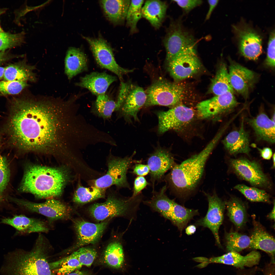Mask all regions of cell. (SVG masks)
Listing matches in <instances>:
<instances>
[{
  "instance_id": "cell-34",
  "label": "cell",
  "mask_w": 275,
  "mask_h": 275,
  "mask_svg": "<svg viewBox=\"0 0 275 275\" xmlns=\"http://www.w3.org/2000/svg\"><path fill=\"white\" fill-rule=\"evenodd\" d=\"M226 206L230 220L237 228H240L246 220V212L244 204L238 198L232 197L226 202Z\"/></svg>"
},
{
  "instance_id": "cell-25",
  "label": "cell",
  "mask_w": 275,
  "mask_h": 275,
  "mask_svg": "<svg viewBox=\"0 0 275 275\" xmlns=\"http://www.w3.org/2000/svg\"><path fill=\"white\" fill-rule=\"evenodd\" d=\"M243 119L238 130L229 133L223 141L226 150L230 154L244 153L249 155L250 151L249 133L244 128Z\"/></svg>"
},
{
  "instance_id": "cell-9",
  "label": "cell",
  "mask_w": 275,
  "mask_h": 275,
  "mask_svg": "<svg viewBox=\"0 0 275 275\" xmlns=\"http://www.w3.org/2000/svg\"><path fill=\"white\" fill-rule=\"evenodd\" d=\"M135 153L134 152L131 156L123 158L110 157L108 161L107 172L94 181V186L106 189L114 185L118 188L131 189L127 178L128 171L133 164L141 163L142 161L133 159Z\"/></svg>"
},
{
  "instance_id": "cell-12",
  "label": "cell",
  "mask_w": 275,
  "mask_h": 275,
  "mask_svg": "<svg viewBox=\"0 0 275 275\" xmlns=\"http://www.w3.org/2000/svg\"><path fill=\"white\" fill-rule=\"evenodd\" d=\"M229 164L237 176L253 186L266 189L271 188L270 181L257 161L240 158L230 159Z\"/></svg>"
},
{
  "instance_id": "cell-17",
  "label": "cell",
  "mask_w": 275,
  "mask_h": 275,
  "mask_svg": "<svg viewBox=\"0 0 275 275\" xmlns=\"http://www.w3.org/2000/svg\"><path fill=\"white\" fill-rule=\"evenodd\" d=\"M233 29L238 41L239 48L242 54L252 60H257L262 52L260 36L252 29L246 26L234 25Z\"/></svg>"
},
{
  "instance_id": "cell-56",
  "label": "cell",
  "mask_w": 275,
  "mask_h": 275,
  "mask_svg": "<svg viewBox=\"0 0 275 275\" xmlns=\"http://www.w3.org/2000/svg\"><path fill=\"white\" fill-rule=\"evenodd\" d=\"M196 227L193 225L189 226L185 229L186 233L188 235H191L194 234L196 231Z\"/></svg>"
},
{
  "instance_id": "cell-63",
  "label": "cell",
  "mask_w": 275,
  "mask_h": 275,
  "mask_svg": "<svg viewBox=\"0 0 275 275\" xmlns=\"http://www.w3.org/2000/svg\"><path fill=\"white\" fill-rule=\"evenodd\" d=\"M271 120L274 122H275V113L274 112V114L272 116Z\"/></svg>"
},
{
  "instance_id": "cell-15",
  "label": "cell",
  "mask_w": 275,
  "mask_h": 275,
  "mask_svg": "<svg viewBox=\"0 0 275 275\" xmlns=\"http://www.w3.org/2000/svg\"><path fill=\"white\" fill-rule=\"evenodd\" d=\"M77 235L76 243L73 246L62 251V254H67L83 246L94 244L102 236L108 221L94 223L81 219L73 220Z\"/></svg>"
},
{
  "instance_id": "cell-45",
  "label": "cell",
  "mask_w": 275,
  "mask_h": 275,
  "mask_svg": "<svg viewBox=\"0 0 275 275\" xmlns=\"http://www.w3.org/2000/svg\"><path fill=\"white\" fill-rule=\"evenodd\" d=\"M275 32L270 33L268 43L267 54L265 63L267 66L274 67L275 66Z\"/></svg>"
},
{
  "instance_id": "cell-4",
  "label": "cell",
  "mask_w": 275,
  "mask_h": 275,
  "mask_svg": "<svg viewBox=\"0 0 275 275\" xmlns=\"http://www.w3.org/2000/svg\"><path fill=\"white\" fill-rule=\"evenodd\" d=\"M221 136L218 133L200 153L174 165L164 178L171 189L181 194L195 189L203 176L207 159Z\"/></svg>"
},
{
  "instance_id": "cell-13",
  "label": "cell",
  "mask_w": 275,
  "mask_h": 275,
  "mask_svg": "<svg viewBox=\"0 0 275 275\" xmlns=\"http://www.w3.org/2000/svg\"><path fill=\"white\" fill-rule=\"evenodd\" d=\"M83 37L89 44L96 62L101 67L113 73L121 80L124 75L133 71V69L124 68L117 63L111 47L104 39Z\"/></svg>"
},
{
  "instance_id": "cell-61",
  "label": "cell",
  "mask_w": 275,
  "mask_h": 275,
  "mask_svg": "<svg viewBox=\"0 0 275 275\" xmlns=\"http://www.w3.org/2000/svg\"><path fill=\"white\" fill-rule=\"evenodd\" d=\"M272 161H273V164L272 168V169L274 168H275V155L274 153L273 154L272 156Z\"/></svg>"
},
{
  "instance_id": "cell-64",
  "label": "cell",
  "mask_w": 275,
  "mask_h": 275,
  "mask_svg": "<svg viewBox=\"0 0 275 275\" xmlns=\"http://www.w3.org/2000/svg\"><path fill=\"white\" fill-rule=\"evenodd\" d=\"M3 32L1 26H0V34Z\"/></svg>"
},
{
  "instance_id": "cell-53",
  "label": "cell",
  "mask_w": 275,
  "mask_h": 275,
  "mask_svg": "<svg viewBox=\"0 0 275 275\" xmlns=\"http://www.w3.org/2000/svg\"><path fill=\"white\" fill-rule=\"evenodd\" d=\"M218 0H208V2L209 4V8L206 15L205 20H209L211 15L212 13L218 3Z\"/></svg>"
},
{
  "instance_id": "cell-14",
  "label": "cell",
  "mask_w": 275,
  "mask_h": 275,
  "mask_svg": "<svg viewBox=\"0 0 275 275\" xmlns=\"http://www.w3.org/2000/svg\"><path fill=\"white\" fill-rule=\"evenodd\" d=\"M156 114L158 121V132L159 134L186 126L191 121L195 115L192 109L181 104L166 111H159Z\"/></svg>"
},
{
  "instance_id": "cell-51",
  "label": "cell",
  "mask_w": 275,
  "mask_h": 275,
  "mask_svg": "<svg viewBox=\"0 0 275 275\" xmlns=\"http://www.w3.org/2000/svg\"><path fill=\"white\" fill-rule=\"evenodd\" d=\"M258 269L255 266L247 269H239L236 275H255Z\"/></svg>"
},
{
  "instance_id": "cell-26",
  "label": "cell",
  "mask_w": 275,
  "mask_h": 275,
  "mask_svg": "<svg viewBox=\"0 0 275 275\" xmlns=\"http://www.w3.org/2000/svg\"><path fill=\"white\" fill-rule=\"evenodd\" d=\"M1 223L9 225L22 233L47 232L49 230L43 221L23 215H16L12 217L4 218L2 219Z\"/></svg>"
},
{
  "instance_id": "cell-29",
  "label": "cell",
  "mask_w": 275,
  "mask_h": 275,
  "mask_svg": "<svg viewBox=\"0 0 275 275\" xmlns=\"http://www.w3.org/2000/svg\"><path fill=\"white\" fill-rule=\"evenodd\" d=\"M167 3L160 0H148L145 2L142 10V16L155 28L161 26L166 16Z\"/></svg>"
},
{
  "instance_id": "cell-33",
  "label": "cell",
  "mask_w": 275,
  "mask_h": 275,
  "mask_svg": "<svg viewBox=\"0 0 275 275\" xmlns=\"http://www.w3.org/2000/svg\"><path fill=\"white\" fill-rule=\"evenodd\" d=\"M50 268L56 275H65L79 270L82 266L74 251L71 254L57 261L49 262Z\"/></svg>"
},
{
  "instance_id": "cell-16",
  "label": "cell",
  "mask_w": 275,
  "mask_h": 275,
  "mask_svg": "<svg viewBox=\"0 0 275 275\" xmlns=\"http://www.w3.org/2000/svg\"><path fill=\"white\" fill-rule=\"evenodd\" d=\"M205 194L208 202V210L206 216L198 220L196 224L209 228L213 234L217 244L222 248L219 230L224 219L226 202L222 201L215 194L212 195Z\"/></svg>"
},
{
  "instance_id": "cell-11",
  "label": "cell",
  "mask_w": 275,
  "mask_h": 275,
  "mask_svg": "<svg viewBox=\"0 0 275 275\" xmlns=\"http://www.w3.org/2000/svg\"><path fill=\"white\" fill-rule=\"evenodd\" d=\"M9 199L27 211L46 216L50 223L71 217V208L59 200L48 199L42 203H36L14 198H9Z\"/></svg>"
},
{
  "instance_id": "cell-24",
  "label": "cell",
  "mask_w": 275,
  "mask_h": 275,
  "mask_svg": "<svg viewBox=\"0 0 275 275\" xmlns=\"http://www.w3.org/2000/svg\"><path fill=\"white\" fill-rule=\"evenodd\" d=\"M146 99V93L143 88L133 86L120 109L122 115L127 119L132 118L138 121V113L144 105Z\"/></svg>"
},
{
  "instance_id": "cell-7",
  "label": "cell",
  "mask_w": 275,
  "mask_h": 275,
  "mask_svg": "<svg viewBox=\"0 0 275 275\" xmlns=\"http://www.w3.org/2000/svg\"><path fill=\"white\" fill-rule=\"evenodd\" d=\"M163 43L167 61L183 54L196 52V42L193 35L183 26L180 19L170 22Z\"/></svg>"
},
{
  "instance_id": "cell-48",
  "label": "cell",
  "mask_w": 275,
  "mask_h": 275,
  "mask_svg": "<svg viewBox=\"0 0 275 275\" xmlns=\"http://www.w3.org/2000/svg\"><path fill=\"white\" fill-rule=\"evenodd\" d=\"M149 185L145 178L143 176H138L135 179L131 197H135L141 193V191Z\"/></svg>"
},
{
  "instance_id": "cell-62",
  "label": "cell",
  "mask_w": 275,
  "mask_h": 275,
  "mask_svg": "<svg viewBox=\"0 0 275 275\" xmlns=\"http://www.w3.org/2000/svg\"><path fill=\"white\" fill-rule=\"evenodd\" d=\"M6 10V8H0V16L4 13Z\"/></svg>"
},
{
  "instance_id": "cell-36",
  "label": "cell",
  "mask_w": 275,
  "mask_h": 275,
  "mask_svg": "<svg viewBox=\"0 0 275 275\" xmlns=\"http://www.w3.org/2000/svg\"><path fill=\"white\" fill-rule=\"evenodd\" d=\"M118 110L116 102L105 93L99 95L95 102L93 112L104 119L111 117L113 112Z\"/></svg>"
},
{
  "instance_id": "cell-59",
  "label": "cell",
  "mask_w": 275,
  "mask_h": 275,
  "mask_svg": "<svg viewBox=\"0 0 275 275\" xmlns=\"http://www.w3.org/2000/svg\"><path fill=\"white\" fill-rule=\"evenodd\" d=\"M5 70V67L0 66V80L4 78Z\"/></svg>"
},
{
  "instance_id": "cell-58",
  "label": "cell",
  "mask_w": 275,
  "mask_h": 275,
  "mask_svg": "<svg viewBox=\"0 0 275 275\" xmlns=\"http://www.w3.org/2000/svg\"><path fill=\"white\" fill-rule=\"evenodd\" d=\"M194 259L195 261L202 263L208 262L209 260L208 258L203 257L195 258H194Z\"/></svg>"
},
{
  "instance_id": "cell-49",
  "label": "cell",
  "mask_w": 275,
  "mask_h": 275,
  "mask_svg": "<svg viewBox=\"0 0 275 275\" xmlns=\"http://www.w3.org/2000/svg\"><path fill=\"white\" fill-rule=\"evenodd\" d=\"M149 169L147 164L140 163L135 164L133 168V173L138 176L146 175L149 173Z\"/></svg>"
},
{
  "instance_id": "cell-42",
  "label": "cell",
  "mask_w": 275,
  "mask_h": 275,
  "mask_svg": "<svg viewBox=\"0 0 275 275\" xmlns=\"http://www.w3.org/2000/svg\"><path fill=\"white\" fill-rule=\"evenodd\" d=\"M29 86L27 82L4 80L0 81V95H15Z\"/></svg>"
},
{
  "instance_id": "cell-47",
  "label": "cell",
  "mask_w": 275,
  "mask_h": 275,
  "mask_svg": "<svg viewBox=\"0 0 275 275\" xmlns=\"http://www.w3.org/2000/svg\"><path fill=\"white\" fill-rule=\"evenodd\" d=\"M132 86L133 85L131 83L123 82H121L119 92L116 101L118 110L121 107Z\"/></svg>"
},
{
  "instance_id": "cell-28",
  "label": "cell",
  "mask_w": 275,
  "mask_h": 275,
  "mask_svg": "<svg viewBox=\"0 0 275 275\" xmlns=\"http://www.w3.org/2000/svg\"><path fill=\"white\" fill-rule=\"evenodd\" d=\"M248 123L254 129L257 139L271 143L275 142V122L264 113L255 118L248 119Z\"/></svg>"
},
{
  "instance_id": "cell-55",
  "label": "cell",
  "mask_w": 275,
  "mask_h": 275,
  "mask_svg": "<svg viewBox=\"0 0 275 275\" xmlns=\"http://www.w3.org/2000/svg\"><path fill=\"white\" fill-rule=\"evenodd\" d=\"M65 275H93L91 273L86 271H80L79 270Z\"/></svg>"
},
{
  "instance_id": "cell-54",
  "label": "cell",
  "mask_w": 275,
  "mask_h": 275,
  "mask_svg": "<svg viewBox=\"0 0 275 275\" xmlns=\"http://www.w3.org/2000/svg\"><path fill=\"white\" fill-rule=\"evenodd\" d=\"M12 57L6 51H0V64Z\"/></svg>"
},
{
  "instance_id": "cell-2",
  "label": "cell",
  "mask_w": 275,
  "mask_h": 275,
  "mask_svg": "<svg viewBox=\"0 0 275 275\" xmlns=\"http://www.w3.org/2000/svg\"><path fill=\"white\" fill-rule=\"evenodd\" d=\"M51 247L43 235L38 236L32 249H17L8 253L0 269L1 275H56L48 258Z\"/></svg>"
},
{
  "instance_id": "cell-6",
  "label": "cell",
  "mask_w": 275,
  "mask_h": 275,
  "mask_svg": "<svg viewBox=\"0 0 275 275\" xmlns=\"http://www.w3.org/2000/svg\"><path fill=\"white\" fill-rule=\"evenodd\" d=\"M142 198L141 193L134 197L128 198L111 194L105 202L91 206L89 212L95 220L103 221L108 218L131 214L137 208Z\"/></svg>"
},
{
  "instance_id": "cell-60",
  "label": "cell",
  "mask_w": 275,
  "mask_h": 275,
  "mask_svg": "<svg viewBox=\"0 0 275 275\" xmlns=\"http://www.w3.org/2000/svg\"><path fill=\"white\" fill-rule=\"evenodd\" d=\"M208 262L202 263L199 265L197 266L199 268H202L205 267L209 263Z\"/></svg>"
},
{
  "instance_id": "cell-21",
  "label": "cell",
  "mask_w": 275,
  "mask_h": 275,
  "mask_svg": "<svg viewBox=\"0 0 275 275\" xmlns=\"http://www.w3.org/2000/svg\"><path fill=\"white\" fill-rule=\"evenodd\" d=\"M117 79L115 76L105 72H94L81 77L75 85L88 89L97 96L105 93L110 85Z\"/></svg>"
},
{
  "instance_id": "cell-44",
  "label": "cell",
  "mask_w": 275,
  "mask_h": 275,
  "mask_svg": "<svg viewBox=\"0 0 275 275\" xmlns=\"http://www.w3.org/2000/svg\"><path fill=\"white\" fill-rule=\"evenodd\" d=\"M10 173L6 159L0 153V202L3 199V193L9 181Z\"/></svg>"
},
{
  "instance_id": "cell-1",
  "label": "cell",
  "mask_w": 275,
  "mask_h": 275,
  "mask_svg": "<svg viewBox=\"0 0 275 275\" xmlns=\"http://www.w3.org/2000/svg\"><path fill=\"white\" fill-rule=\"evenodd\" d=\"M71 104L45 98L13 100L3 130L8 144L24 152L67 156L76 132Z\"/></svg>"
},
{
  "instance_id": "cell-40",
  "label": "cell",
  "mask_w": 275,
  "mask_h": 275,
  "mask_svg": "<svg viewBox=\"0 0 275 275\" xmlns=\"http://www.w3.org/2000/svg\"><path fill=\"white\" fill-rule=\"evenodd\" d=\"M144 3V0L131 1L126 19L127 25L132 34L137 31V24L142 17V10Z\"/></svg>"
},
{
  "instance_id": "cell-27",
  "label": "cell",
  "mask_w": 275,
  "mask_h": 275,
  "mask_svg": "<svg viewBox=\"0 0 275 275\" xmlns=\"http://www.w3.org/2000/svg\"><path fill=\"white\" fill-rule=\"evenodd\" d=\"M87 69V60L85 54L79 49L70 47L65 60V72L68 79L70 80Z\"/></svg>"
},
{
  "instance_id": "cell-20",
  "label": "cell",
  "mask_w": 275,
  "mask_h": 275,
  "mask_svg": "<svg viewBox=\"0 0 275 275\" xmlns=\"http://www.w3.org/2000/svg\"><path fill=\"white\" fill-rule=\"evenodd\" d=\"M229 79L233 89L245 98L256 81L257 77L251 70L231 61L228 72Z\"/></svg>"
},
{
  "instance_id": "cell-8",
  "label": "cell",
  "mask_w": 275,
  "mask_h": 275,
  "mask_svg": "<svg viewBox=\"0 0 275 275\" xmlns=\"http://www.w3.org/2000/svg\"><path fill=\"white\" fill-rule=\"evenodd\" d=\"M146 107L159 105L171 107L180 105L185 95L184 86L163 79L155 81L145 91Z\"/></svg>"
},
{
  "instance_id": "cell-22",
  "label": "cell",
  "mask_w": 275,
  "mask_h": 275,
  "mask_svg": "<svg viewBox=\"0 0 275 275\" xmlns=\"http://www.w3.org/2000/svg\"><path fill=\"white\" fill-rule=\"evenodd\" d=\"M261 257L259 253L255 251L245 256L238 252L231 251L221 256L212 258L208 262L231 265L242 269L246 267L251 268L259 264Z\"/></svg>"
},
{
  "instance_id": "cell-19",
  "label": "cell",
  "mask_w": 275,
  "mask_h": 275,
  "mask_svg": "<svg viewBox=\"0 0 275 275\" xmlns=\"http://www.w3.org/2000/svg\"><path fill=\"white\" fill-rule=\"evenodd\" d=\"M170 75L176 80L189 78L198 72L201 65L196 52L183 54L167 61Z\"/></svg>"
},
{
  "instance_id": "cell-37",
  "label": "cell",
  "mask_w": 275,
  "mask_h": 275,
  "mask_svg": "<svg viewBox=\"0 0 275 275\" xmlns=\"http://www.w3.org/2000/svg\"><path fill=\"white\" fill-rule=\"evenodd\" d=\"M105 190L95 186L90 188L79 185L74 193L72 200L77 204L86 203L99 198H104Z\"/></svg>"
},
{
  "instance_id": "cell-32",
  "label": "cell",
  "mask_w": 275,
  "mask_h": 275,
  "mask_svg": "<svg viewBox=\"0 0 275 275\" xmlns=\"http://www.w3.org/2000/svg\"><path fill=\"white\" fill-rule=\"evenodd\" d=\"M211 92L215 95L222 94L227 92H233L231 85L228 72L226 65L222 63L215 75L212 79L210 87Z\"/></svg>"
},
{
  "instance_id": "cell-39",
  "label": "cell",
  "mask_w": 275,
  "mask_h": 275,
  "mask_svg": "<svg viewBox=\"0 0 275 275\" xmlns=\"http://www.w3.org/2000/svg\"><path fill=\"white\" fill-rule=\"evenodd\" d=\"M234 188L242 194L247 199L253 202H271L269 195L265 190L243 184L236 185Z\"/></svg>"
},
{
  "instance_id": "cell-50",
  "label": "cell",
  "mask_w": 275,
  "mask_h": 275,
  "mask_svg": "<svg viewBox=\"0 0 275 275\" xmlns=\"http://www.w3.org/2000/svg\"><path fill=\"white\" fill-rule=\"evenodd\" d=\"M260 152L261 157L264 159L269 160L272 155V152L271 149L269 147H265L262 149L258 148Z\"/></svg>"
},
{
  "instance_id": "cell-46",
  "label": "cell",
  "mask_w": 275,
  "mask_h": 275,
  "mask_svg": "<svg viewBox=\"0 0 275 275\" xmlns=\"http://www.w3.org/2000/svg\"><path fill=\"white\" fill-rule=\"evenodd\" d=\"M180 7L184 12L187 13L195 7L201 5L202 1L200 0H174Z\"/></svg>"
},
{
  "instance_id": "cell-31",
  "label": "cell",
  "mask_w": 275,
  "mask_h": 275,
  "mask_svg": "<svg viewBox=\"0 0 275 275\" xmlns=\"http://www.w3.org/2000/svg\"><path fill=\"white\" fill-rule=\"evenodd\" d=\"M131 1L106 0L101 1L104 12L107 18L114 23L123 22L126 19Z\"/></svg>"
},
{
  "instance_id": "cell-52",
  "label": "cell",
  "mask_w": 275,
  "mask_h": 275,
  "mask_svg": "<svg viewBox=\"0 0 275 275\" xmlns=\"http://www.w3.org/2000/svg\"><path fill=\"white\" fill-rule=\"evenodd\" d=\"M262 271L263 275H275V264L270 263L267 264Z\"/></svg>"
},
{
  "instance_id": "cell-30",
  "label": "cell",
  "mask_w": 275,
  "mask_h": 275,
  "mask_svg": "<svg viewBox=\"0 0 275 275\" xmlns=\"http://www.w3.org/2000/svg\"><path fill=\"white\" fill-rule=\"evenodd\" d=\"M34 65H29L25 60L11 64L5 67L4 80L34 82L37 78Z\"/></svg>"
},
{
  "instance_id": "cell-23",
  "label": "cell",
  "mask_w": 275,
  "mask_h": 275,
  "mask_svg": "<svg viewBox=\"0 0 275 275\" xmlns=\"http://www.w3.org/2000/svg\"><path fill=\"white\" fill-rule=\"evenodd\" d=\"M253 230L250 238L249 247L253 249H259L268 254L271 257L270 263L275 264V243L273 237L255 219L253 221Z\"/></svg>"
},
{
  "instance_id": "cell-38",
  "label": "cell",
  "mask_w": 275,
  "mask_h": 275,
  "mask_svg": "<svg viewBox=\"0 0 275 275\" xmlns=\"http://www.w3.org/2000/svg\"><path fill=\"white\" fill-rule=\"evenodd\" d=\"M226 248L228 252H239L249 247L250 238L248 236L237 232H232L226 234Z\"/></svg>"
},
{
  "instance_id": "cell-18",
  "label": "cell",
  "mask_w": 275,
  "mask_h": 275,
  "mask_svg": "<svg viewBox=\"0 0 275 275\" xmlns=\"http://www.w3.org/2000/svg\"><path fill=\"white\" fill-rule=\"evenodd\" d=\"M147 163L150 170V180L153 193L155 191V183L162 181L165 173L175 164L174 159L169 151L159 147L149 155Z\"/></svg>"
},
{
  "instance_id": "cell-5",
  "label": "cell",
  "mask_w": 275,
  "mask_h": 275,
  "mask_svg": "<svg viewBox=\"0 0 275 275\" xmlns=\"http://www.w3.org/2000/svg\"><path fill=\"white\" fill-rule=\"evenodd\" d=\"M167 188L166 185L159 191H155L150 199L144 203L170 221L182 231L189 221L198 215V210L185 208L170 199L166 194Z\"/></svg>"
},
{
  "instance_id": "cell-57",
  "label": "cell",
  "mask_w": 275,
  "mask_h": 275,
  "mask_svg": "<svg viewBox=\"0 0 275 275\" xmlns=\"http://www.w3.org/2000/svg\"><path fill=\"white\" fill-rule=\"evenodd\" d=\"M268 217L271 219L275 220V202L274 201V205L273 209L271 212L269 214Z\"/></svg>"
},
{
  "instance_id": "cell-43",
  "label": "cell",
  "mask_w": 275,
  "mask_h": 275,
  "mask_svg": "<svg viewBox=\"0 0 275 275\" xmlns=\"http://www.w3.org/2000/svg\"><path fill=\"white\" fill-rule=\"evenodd\" d=\"M75 251L81 265L87 267L91 266L97 256L96 250L91 248L81 247Z\"/></svg>"
},
{
  "instance_id": "cell-3",
  "label": "cell",
  "mask_w": 275,
  "mask_h": 275,
  "mask_svg": "<svg viewBox=\"0 0 275 275\" xmlns=\"http://www.w3.org/2000/svg\"><path fill=\"white\" fill-rule=\"evenodd\" d=\"M71 175L65 167L53 168L33 164L27 165L19 190L40 198L57 197L62 194Z\"/></svg>"
},
{
  "instance_id": "cell-41",
  "label": "cell",
  "mask_w": 275,
  "mask_h": 275,
  "mask_svg": "<svg viewBox=\"0 0 275 275\" xmlns=\"http://www.w3.org/2000/svg\"><path fill=\"white\" fill-rule=\"evenodd\" d=\"M25 33L22 31L16 34L3 32L0 34V51L20 46L24 42Z\"/></svg>"
},
{
  "instance_id": "cell-35",
  "label": "cell",
  "mask_w": 275,
  "mask_h": 275,
  "mask_svg": "<svg viewBox=\"0 0 275 275\" xmlns=\"http://www.w3.org/2000/svg\"><path fill=\"white\" fill-rule=\"evenodd\" d=\"M104 262L108 266L119 269L123 265L124 254L122 245L118 241L110 243L107 246L103 256Z\"/></svg>"
},
{
  "instance_id": "cell-10",
  "label": "cell",
  "mask_w": 275,
  "mask_h": 275,
  "mask_svg": "<svg viewBox=\"0 0 275 275\" xmlns=\"http://www.w3.org/2000/svg\"><path fill=\"white\" fill-rule=\"evenodd\" d=\"M238 104L233 93L227 92L216 95L197 104V116L201 119H220L231 112Z\"/></svg>"
}]
</instances>
